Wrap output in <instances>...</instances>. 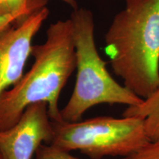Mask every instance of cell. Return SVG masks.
Returning a JSON list of instances; mask_svg holds the SVG:
<instances>
[{
  "label": "cell",
  "instance_id": "10",
  "mask_svg": "<svg viewBox=\"0 0 159 159\" xmlns=\"http://www.w3.org/2000/svg\"><path fill=\"white\" fill-rule=\"evenodd\" d=\"M122 159H159V143L150 142L139 151Z\"/></svg>",
  "mask_w": 159,
  "mask_h": 159
},
{
  "label": "cell",
  "instance_id": "3",
  "mask_svg": "<svg viewBox=\"0 0 159 159\" xmlns=\"http://www.w3.org/2000/svg\"><path fill=\"white\" fill-rule=\"evenodd\" d=\"M71 19L76 51L77 80L70 99L61 110L62 120L80 121L89 108L102 103L128 106L140 104L143 99L111 77L106 62L99 55L94 41L92 12L77 8L73 11Z\"/></svg>",
  "mask_w": 159,
  "mask_h": 159
},
{
  "label": "cell",
  "instance_id": "9",
  "mask_svg": "<svg viewBox=\"0 0 159 159\" xmlns=\"http://www.w3.org/2000/svg\"><path fill=\"white\" fill-rule=\"evenodd\" d=\"M71 152L62 150L53 144H43L40 146L35 153V159H78Z\"/></svg>",
  "mask_w": 159,
  "mask_h": 159
},
{
  "label": "cell",
  "instance_id": "4",
  "mask_svg": "<svg viewBox=\"0 0 159 159\" xmlns=\"http://www.w3.org/2000/svg\"><path fill=\"white\" fill-rule=\"evenodd\" d=\"M51 144L71 152L78 150L91 159L128 156L151 142L144 120L137 117L97 116L67 122L52 120Z\"/></svg>",
  "mask_w": 159,
  "mask_h": 159
},
{
  "label": "cell",
  "instance_id": "7",
  "mask_svg": "<svg viewBox=\"0 0 159 159\" xmlns=\"http://www.w3.org/2000/svg\"><path fill=\"white\" fill-rule=\"evenodd\" d=\"M122 116L142 119L150 142L159 143V87L140 104L128 106Z\"/></svg>",
  "mask_w": 159,
  "mask_h": 159
},
{
  "label": "cell",
  "instance_id": "5",
  "mask_svg": "<svg viewBox=\"0 0 159 159\" xmlns=\"http://www.w3.org/2000/svg\"><path fill=\"white\" fill-rule=\"evenodd\" d=\"M53 136L48 105L34 103L14 125L0 131V151L5 159H33L41 145L52 144Z\"/></svg>",
  "mask_w": 159,
  "mask_h": 159
},
{
  "label": "cell",
  "instance_id": "13",
  "mask_svg": "<svg viewBox=\"0 0 159 159\" xmlns=\"http://www.w3.org/2000/svg\"><path fill=\"white\" fill-rule=\"evenodd\" d=\"M61 1L64 2L68 4L69 6H71V7L74 9V11L78 8V7H77V4L75 0H61ZM125 1L126 2L128 1V0H125Z\"/></svg>",
  "mask_w": 159,
  "mask_h": 159
},
{
  "label": "cell",
  "instance_id": "1",
  "mask_svg": "<svg viewBox=\"0 0 159 159\" xmlns=\"http://www.w3.org/2000/svg\"><path fill=\"white\" fill-rule=\"evenodd\" d=\"M34 63L16 84L0 96V131L14 125L29 105L44 102L50 119L62 121L59 97L76 69L74 29L71 19L49 25L47 40L32 47Z\"/></svg>",
  "mask_w": 159,
  "mask_h": 159
},
{
  "label": "cell",
  "instance_id": "2",
  "mask_svg": "<svg viewBox=\"0 0 159 159\" xmlns=\"http://www.w3.org/2000/svg\"><path fill=\"white\" fill-rule=\"evenodd\" d=\"M105 35L113 71L144 99L159 87V0H128Z\"/></svg>",
  "mask_w": 159,
  "mask_h": 159
},
{
  "label": "cell",
  "instance_id": "12",
  "mask_svg": "<svg viewBox=\"0 0 159 159\" xmlns=\"http://www.w3.org/2000/svg\"><path fill=\"white\" fill-rule=\"evenodd\" d=\"M11 13L5 0H0V14Z\"/></svg>",
  "mask_w": 159,
  "mask_h": 159
},
{
  "label": "cell",
  "instance_id": "6",
  "mask_svg": "<svg viewBox=\"0 0 159 159\" xmlns=\"http://www.w3.org/2000/svg\"><path fill=\"white\" fill-rule=\"evenodd\" d=\"M49 14V9L43 7L22 23L0 32V96L22 77L32 41Z\"/></svg>",
  "mask_w": 159,
  "mask_h": 159
},
{
  "label": "cell",
  "instance_id": "8",
  "mask_svg": "<svg viewBox=\"0 0 159 159\" xmlns=\"http://www.w3.org/2000/svg\"><path fill=\"white\" fill-rule=\"evenodd\" d=\"M10 12L19 18L22 23L39 10L46 7L47 0H5Z\"/></svg>",
  "mask_w": 159,
  "mask_h": 159
},
{
  "label": "cell",
  "instance_id": "14",
  "mask_svg": "<svg viewBox=\"0 0 159 159\" xmlns=\"http://www.w3.org/2000/svg\"><path fill=\"white\" fill-rule=\"evenodd\" d=\"M0 159H5V157L3 156L2 153V152H1V151H0Z\"/></svg>",
  "mask_w": 159,
  "mask_h": 159
},
{
  "label": "cell",
  "instance_id": "11",
  "mask_svg": "<svg viewBox=\"0 0 159 159\" xmlns=\"http://www.w3.org/2000/svg\"><path fill=\"white\" fill-rule=\"evenodd\" d=\"M21 24L19 18L12 13L0 14V32L5 30L13 25Z\"/></svg>",
  "mask_w": 159,
  "mask_h": 159
}]
</instances>
